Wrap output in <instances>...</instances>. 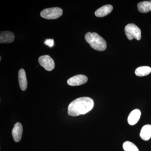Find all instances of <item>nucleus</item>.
Wrapping results in <instances>:
<instances>
[{"instance_id":"nucleus-1","label":"nucleus","mask_w":151,"mask_h":151,"mask_svg":"<svg viewBox=\"0 0 151 151\" xmlns=\"http://www.w3.org/2000/svg\"><path fill=\"white\" fill-rule=\"evenodd\" d=\"M94 101L89 97H81L72 101L68 105V113L71 116L84 115L94 107Z\"/></svg>"},{"instance_id":"nucleus-2","label":"nucleus","mask_w":151,"mask_h":151,"mask_svg":"<svg viewBox=\"0 0 151 151\" xmlns=\"http://www.w3.org/2000/svg\"><path fill=\"white\" fill-rule=\"evenodd\" d=\"M86 41L92 48L98 51H104L107 48L106 41L96 32H87L85 35Z\"/></svg>"},{"instance_id":"nucleus-3","label":"nucleus","mask_w":151,"mask_h":151,"mask_svg":"<svg viewBox=\"0 0 151 151\" xmlns=\"http://www.w3.org/2000/svg\"><path fill=\"white\" fill-rule=\"evenodd\" d=\"M125 32L128 39L132 40L134 39L140 40L141 31L139 28L134 24H129L125 28Z\"/></svg>"},{"instance_id":"nucleus-4","label":"nucleus","mask_w":151,"mask_h":151,"mask_svg":"<svg viewBox=\"0 0 151 151\" xmlns=\"http://www.w3.org/2000/svg\"><path fill=\"white\" fill-rule=\"evenodd\" d=\"M63 12L60 8L53 7L45 9L42 11L40 16L47 19H55L62 15Z\"/></svg>"},{"instance_id":"nucleus-5","label":"nucleus","mask_w":151,"mask_h":151,"mask_svg":"<svg viewBox=\"0 0 151 151\" xmlns=\"http://www.w3.org/2000/svg\"><path fill=\"white\" fill-rule=\"evenodd\" d=\"M38 61L41 66L47 70L51 71L54 68V60L49 55H44L40 57Z\"/></svg>"},{"instance_id":"nucleus-6","label":"nucleus","mask_w":151,"mask_h":151,"mask_svg":"<svg viewBox=\"0 0 151 151\" xmlns=\"http://www.w3.org/2000/svg\"><path fill=\"white\" fill-rule=\"evenodd\" d=\"M87 80L88 78L86 76L79 74L69 78L68 80L67 83L71 86H79L86 83Z\"/></svg>"},{"instance_id":"nucleus-7","label":"nucleus","mask_w":151,"mask_h":151,"mask_svg":"<svg viewBox=\"0 0 151 151\" xmlns=\"http://www.w3.org/2000/svg\"><path fill=\"white\" fill-rule=\"evenodd\" d=\"M22 133V126L21 123L17 122L14 124V127L12 131V135L15 142H19L21 140Z\"/></svg>"},{"instance_id":"nucleus-8","label":"nucleus","mask_w":151,"mask_h":151,"mask_svg":"<svg viewBox=\"0 0 151 151\" xmlns=\"http://www.w3.org/2000/svg\"><path fill=\"white\" fill-rule=\"evenodd\" d=\"M141 115V111L139 109L133 110L128 116V122L129 124L131 126L137 124L139 120Z\"/></svg>"},{"instance_id":"nucleus-9","label":"nucleus","mask_w":151,"mask_h":151,"mask_svg":"<svg viewBox=\"0 0 151 151\" xmlns=\"http://www.w3.org/2000/svg\"><path fill=\"white\" fill-rule=\"evenodd\" d=\"M14 38L13 33L10 31L1 32L0 34V43H12L14 40Z\"/></svg>"},{"instance_id":"nucleus-10","label":"nucleus","mask_w":151,"mask_h":151,"mask_svg":"<svg viewBox=\"0 0 151 151\" xmlns=\"http://www.w3.org/2000/svg\"><path fill=\"white\" fill-rule=\"evenodd\" d=\"M113 10V6L111 5H105L96 11L95 15L98 17H105L111 13Z\"/></svg>"},{"instance_id":"nucleus-11","label":"nucleus","mask_w":151,"mask_h":151,"mask_svg":"<svg viewBox=\"0 0 151 151\" xmlns=\"http://www.w3.org/2000/svg\"><path fill=\"white\" fill-rule=\"evenodd\" d=\"M18 78L19 84L21 89L23 91L26 90L27 86V81L25 71L23 68L19 70Z\"/></svg>"},{"instance_id":"nucleus-12","label":"nucleus","mask_w":151,"mask_h":151,"mask_svg":"<svg viewBox=\"0 0 151 151\" xmlns=\"http://www.w3.org/2000/svg\"><path fill=\"white\" fill-rule=\"evenodd\" d=\"M140 136L144 140H149L151 138V125L144 126L141 130Z\"/></svg>"},{"instance_id":"nucleus-13","label":"nucleus","mask_w":151,"mask_h":151,"mask_svg":"<svg viewBox=\"0 0 151 151\" xmlns=\"http://www.w3.org/2000/svg\"><path fill=\"white\" fill-rule=\"evenodd\" d=\"M138 10L143 13L151 11V1H144L139 3L137 5Z\"/></svg>"},{"instance_id":"nucleus-14","label":"nucleus","mask_w":151,"mask_h":151,"mask_svg":"<svg viewBox=\"0 0 151 151\" xmlns=\"http://www.w3.org/2000/svg\"><path fill=\"white\" fill-rule=\"evenodd\" d=\"M151 72V67L148 66H140L135 70V74L138 76H144L149 75Z\"/></svg>"},{"instance_id":"nucleus-15","label":"nucleus","mask_w":151,"mask_h":151,"mask_svg":"<svg viewBox=\"0 0 151 151\" xmlns=\"http://www.w3.org/2000/svg\"><path fill=\"white\" fill-rule=\"evenodd\" d=\"M123 147L125 151H139L137 147L129 141L125 142L123 144Z\"/></svg>"},{"instance_id":"nucleus-16","label":"nucleus","mask_w":151,"mask_h":151,"mask_svg":"<svg viewBox=\"0 0 151 151\" xmlns=\"http://www.w3.org/2000/svg\"><path fill=\"white\" fill-rule=\"evenodd\" d=\"M45 44L50 47H52L54 45V40L53 39H47L45 42Z\"/></svg>"}]
</instances>
